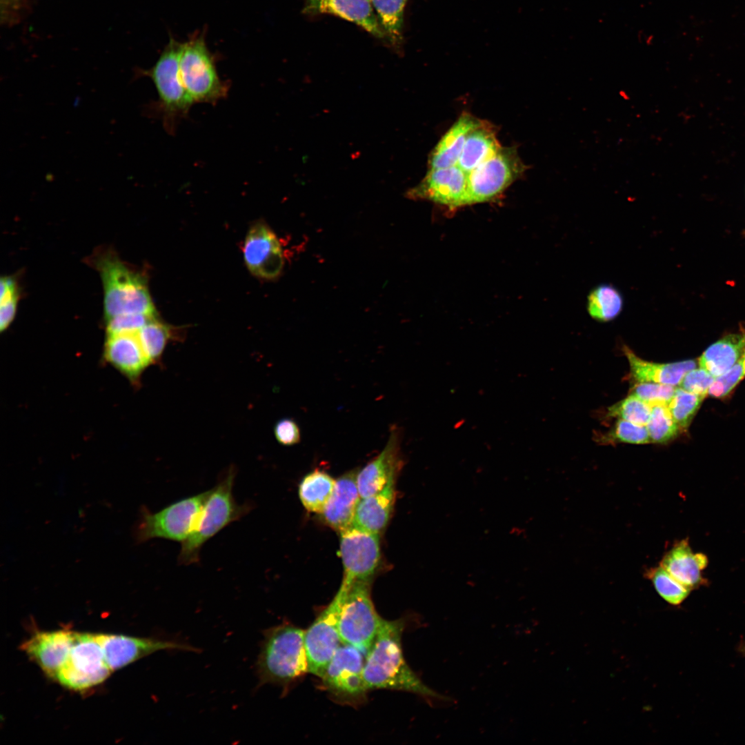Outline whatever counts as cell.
Returning a JSON list of instances; mask_svg holds the SVG:
<instances>
[{
  "label": "cell",
  "mask_w": 745,
  "mask_h": 745,
  "mask_svg": "<svg viewBox=\"0 0 745 745\" xmlns=\"http://www.w3.org/2000/svg\"><path fill=\"white\" fill-rule=\"evenodd\" d=\"M404 619H382L372 646L366 656L364 677L369 690L388 689L412 693L428 700L448 701L427 686L408 665L403 653Z\"/></svg>",
  "instance_id": "1"
},
{
  "label": "cell",
  "mask_w": 745,
  "mask_h": 745,
  "mask_svg": "<svg viewBox=\"0 0 745 745\" xmlns=\"http://www.w3.org/2000/svg\"><path fill=\"white\" fill-rule=\"evenodd\" d=\"M255 669L259 686L287 688L308 673L304 630L288 622L265 630Z\"/></svg>",
  "instance_id": "2"
},
{
  "label": "cell",
  "mask_w": 745,
  "mask_h": 745,
  "mask_svg": "<svg viewBox=\"0 0 745 745\" xmlns=\"http://www.w3.org/2000/svg\"><path fill=\"white\" fill-rule=\"evenodd\" d=\"M236 474V468L230 466L218 484L210 490L190 534L181 543L178 556L179 564L189 565L199 562L203 545L226 526L241 519L252 508L250 503L239 504L235 501L232 488Z\"/></svg>",
  "instance_id": "3"
},
{
  "label": "cell",
  "mask_w": 745,
  "mask_h": 745,
  "mask_svg": "<svg viewBox=\"0 0 745 745\" xmlns=\"http://www.w3.org/2000/svg\"><path fill=\"white\" fill-rule=\"evenodd\" d=\"M93 261L103 286L106 320L127 314L155 316V309L143 275L131 269L110 251L100 253Z\"/></svg>",
  "instance_id": "4"
},
{
  "label": "cell",
  "mask_w": 745,
  "mask_h": 745,
  "mask_svg": "<svg viewBox=\"0 0 745 745\" xmlns=\"http://www.w3.org/2000/svg\"><path fill=\"white\" fill-rule=\"evenodd\" d=\"M371 580L342 581L343 599L339 618L341 641L360 650H370L383 618L377 613L370 595Z\"/></svg>",
  "instance_id": "5"
},
{
  "label": "cell",
  "mask_w": 745,
  "mask_h": 745,
  "mask_svg": "<svg viewBox=\"0 0 745 745\" xmlns=\"http://www.w3.org/2000/svg\"><path fill=\"white\" fill-rule=\"evenodd\" d=\"M183 43L171 37L155 65L143 73L155 84L166 129L173 132L176 121L193 104L184 88L179 69Z\"/></svg>",
  "instance_id": "6"
},
{
  "label": "cell",
  "mask_w": 745,
  "mask_h": 745,
  "mask_svg": "<svg viewBox=\"0 0 745 745\" xmlns=\"http://www.w3.org/2000/svg\"><path fill=\"white\" fill-rule=\"evenodd\" d=\"M209 490L184 498L157 513L141 508L133 535L141 544L154 538L183 543L190 534Z\"/></svg>",
  "instance_id": "7"
},
{
  "label": "cell",
  "mask_w": 745,
  "mask_h": 745,
  "mask_svg": "<svg viewBox=\"0 0 745 745\" xmlns=\"http://www.w3.org/2000/svg\"><path fill=\"white\" fill-rule=\"evenodd\" d=\"M179 69L183 84L192 103H215L226 97V86L218 75L203 32L183 43Z\"/></svg>",
  "instance_id": "8"
},
{
  "label": "cell",
  "mask_w": 745,
  "mask_h": 745,
  "mask_svg": "<svg viewBox=\"0 0 745 745\" xmlns=\"http://www.w3.org/2000/svg\"><path fill=\"white\" fill-rule=\"evenodd\" d=\"M111 672L95 634L75 632L68 659L55 679L69 689L82 691L102 683Z\"/></svg>",
  "instance_id": "9"
},
{
  "label": "cell",
  "mask_w": 745,
  "mask_h": 745,
  "mask_svg": "<svg viewBox=\"0 0 745 745\" xmlns=\"http://www.w3.org/2000/svg\"><path fill=\"white\" fill-rule=\"evenodd\" d=\"M524 171L525 166L517 150L501 147L468 173L469 205L495 199Z\"/></svg>",
  "instance_id": "10"
},
{
  "label": "cell",
  "mask_w": 745,
  "mask_h": 745,
  "mask_svg": "<svg viewBox=\"0 0 745 745\" xmlns=\"http://www.w3.org/2000/svg\"><path fill=\"white\" fill-rule=\"evenodd\" d=\"M365 655L341 644L321 677L326 690L341 703L357 705L366 699L368 689L364 677Z\"/></svg>",
  "instance_id": "11"
},
{
  "label": "cell",
  "mask_w": 745,
  "mask_h": 745,
  "mask_svg": "<svg viewBox=\"0 0 745 745\" xmlns=\"http://www.w3.org/2000/svg\"><path fill=\"white\" fill-rule=\"evenodd\" d=\"M342 599L343 593L339 588L331 602L304 630L308 673L320 678L342 644L339 632Z\"/></svg>",
  "instance_id": "12"
},
{
  "label": "cell",
  "mask_w": 745,
  "mask_h": 745,
  "mask_svg": "<svg viewBox=\"0 0 745 745\" xmlns=\"http://www.w3.org/2000/svg\"><path fill=\"white\" fill-rule=\"evenodd\" d=\"M339 532L344 566L342 581L371 580L381 558L379 534L353 525Z\"/></svg>",
  "instance_id": "13"
},
{
  "label": "cell",
  "mask_w": 745,
  "mask_h": 745,
  "mask_svg": "<svg viewBox=\"0 0 745 745\" xmlns=\"http://www.w3.org/2000/svg\"><path fill=\"white\" fill-rule=\"evenodd\" d=\"M406 195L409 199L430 201L450 210L469 205L468 173L457 165L428 169L424 179Z\"/></svg>",
  "instance_id": "14"
},
{
  "label": "cell",
  "mask_w": 745,
  "mask_h": 745,
  "mask_svg": "<svg viewBox=\"0 0 745 745\" xmlns=\"http://www.w3.org/2000/svg\"><path fill=\"white\" fill-rule=\"evenodd\" d=\"M95 635L112 672L159 650L199 651L191 645L173 640L113 634Z\"/></svg>",
  "instance_id": "15"
},
{
  "label": "cell",
  "mask_w": 745,
  "mask_h": 745,
  "mask_svg": "<svg viewBox=\"0 0 745 745\" xmlns=\"http://www.w3.org/2000/svg\"><path fill=\"white\" fill-rule=\"evenodd\" d=\"M243 251L245 262L254 275L272 279L281 273L284 266L281 246L266 224L259 222L250 228Z\"/></svg>",
  "instance_id": "16"
},
{
  "label": "cell",
  "mask_w": 745,
  "mask_h": 745,
  "mask_svg": "<svg viewBox=\"0 0 745 745\" xmlns=\"http://www.w3.org/2000/svg\"><path fill=\"white\" fill-rule=\"evenodd\" d=\"M401 430L392 426L381 452L358 472L357 484L361 498L381 491L395 477L402 464L400 453Z\"/></svg>",
  "instance_id": "17"
},
{
  "label": "cell",
  "mask_w": 745,
  "mask_h": 745,
  "mask_svg": "<svg viewBox=\"0 0 745 745\" xmlns=\"http://www.w3.org/2000/svg\"><path fill=\"white\" fill-rule=\"evenodd\" d=\"M75 632L69 630L41 631L21 645V649L50 677L54 679L66 662L74 642Z\"/></svg>",
  "instance_id": "18"
},
{
  "label": "cell",
  "mask_w": 745,
  "mask_h": 745,
  "mask_svg": "<svg viewBox=\"0 0 745 745\" xmlns=\"http://www.w3.org/2000/svg\"><path fill=\"white\" fill-rule=\"evenodd\" d=\"M304 14H330L355 23L379 39H386L370 0H304Z\"/></svg>",
  "instance_id": "19"
},
{
  "label": "cell",
  "mask_w": 745,
  "mask_h": 745,
  "mask_svg": "<svg viewBox=\"0 0 745 745\" xmlns=\"http://www.w3.org/2000/svg\"><path fill=\"white\" fill-rule=\"evenodd\" d=\"M103 359L130 381L137 383L150 364L137 332L107 335Z\"/></svg>",
  "instance_id": "20"
},
{
  "label": "cell",
  "mask_w": 745,
  "mask_h": 745,
  "mask_svg": "<svg viewBox=\"0 0 745 745\" xmlns=\"http://www.w3.org/2000/svg\"><path fill=\"white\" fill-rule=\"evenodd\" d=\"M659 565L691 590L706 584L702 571L708 565V558L704 553H694L687 539L675 543Z\"/></svg>",
  "instance_id": "21"
},
{
  "label": "cell",
  "mask_w": 745,
  "mask_h": 745,
  "mask_svg": "<svg viewBox=\"0 0 745 745\" xmlns=\"http://www.w3.org/2000/svg\"><path fill=\"white\" fill-rule=\"evenodd\" d=\"M357 470L339 477L332 495L322 513L327 524L340 531L352 525L361 496L357 484Z\"/></svg>",
  "instance_id": "22"
},
{
  "label": "cell",
  "mask_w": 745,
  "mask_h": 745,
  "mask_svg": "<svg viewBox=\"0 0 745 745\" xmlns=\"http://www.w3.org/2000/svg\"><path fill=\"white\" fill-rule=\"evenodd\" d=\"M628 361L630 373L637 382H653L671 386L679 385L686 372L697 367L696 360L661 364L644 360L629 348L624 347Z\"/></svg>",
  "instance_id": "23"
},
{
  "label": "cell",
  "mask_w": 745,
  "mask_h": 745,
  "mask_svg": "<svg viewBox=\"0 0 745 745\" xmlns=\"http://www.w3.org/2000/svg\"><path fill=\"white\" fill-rule=\"evenodd\" d=\"M481 121L464 113L444 135L428 159L429 169L448 168L457 164L466 139Z\"/></svg>",
  "instance_id": "24"
},
{
  "label": "cell",
  "mask_w": 745,
  "mask_h": 745,
  "mask_svg": "<svg viewBox=\"0 0 745 745\" xmlns=\"http://www.w3.org/2000/svg\"><path fill=\"white\" fill-rule=\"evenodd\" d=\"M395 480L391 479L381 491L361 498L355 510L353 526L377 534L384 529L395 501Z\"/></svg>",
  "instance_id": "25"
},
{
  "label": "cell",
  "mask_w": 745,
  "mask_h": 745,
  "mask_svg": "<svg viewBox=\"0 0 745 745\" xmlns=\"http://www.w3.org/2000/svg\"><path fill=\"white\" fill-rule=\"evenodd\" d=\"M745 351V330L729 334L711 344L698 359L699 367L714 377L728 370Z\"/></svg>",
  "instance_id": "26"
},
{
  "label": "cell",
  "mask_w": 745,
  "mask_h": 745,
  "mask_svg": "<svg viewBox=\"0 0 745 745\" xmlns=\"http://www.w3.org/2000/svg\"><path fill=\"white\" fill-rule=\"evenodd\" d=\"M500 148L493 127L481 121L468 134L457 165L469 173L493 156Z\"/></svg>",
  "instance_id": "27"
},
{
  "label": "cell",
  "mask_w": 745,
  "mask_h": 745,
  "mask_svg": "<svg viewBox=\"0 0 745 745\" xmlns=\"http://www.w3.org/2000/svg\"><path fill=\"white\" fill-rule=\"evenodd\" d=\"M335 480L323 470H315L306 475L299 486L300 500L310 512H324L333 492Z\"/></svg>",
  "instance_id": "28"
},
{
  "label": "cell",
  "mask_w": 745,
  "mask_h": 745,
  "mask_svg": "<svg viewBox=\"0 0 745 745\" xmlns=\"http://www.w3.org/2000/svg\"><path fill=\"white\" fill-rule=\"evenodd\" d=\"M623 296L614 286L602 284L592 289L587 297V310L590 317L601 322L615 319L622 312Z\"/></svg>",
  "instance_id": "29"
},
{
  "label": "cell",
  "mask_w": 745,
  "mask_h": 745,
  "mask_svg": "<svg viewBox=\"0 0 745 745\" xmlns=\"http://www.w3.org/2000/svg\"><path fill=\"white\" fill-rule=\"evenodd\" d=\"M408 0H370L387 40L399 47L403 40L404 12Z\"/></svg>",
  "instance_id": "30"
},
{
  "label": "cell",
  "mask_w": 745,
  "mask_h": 745,
  "mask_svg": "<svg viewBox=\"0 0 745 745\" xmlns=\"http://www.w3.org/2000/svg\"><path fill=\"white\" fill-rule=\"evenodd\" d=\"M137 335L150 364H155L161 359L171 337V328L154 317L140 329Z\"/></svg>",
  "instance_id": "31"
},
{
  "label": "cell",
  "mask_w": 745,
  "mask_h": 745,
  "mask_svg": "<svg viewBox=\"0 0 745 745\" xmlns=\"http://www.w3.org/2000/svg\"><path fill=\"white\" fill-rule=\"evenodd\" d=\"M646 576L652 582L659 595L673 606L680 605L691 591L660 565L648 569Z\"/></svg>",
  "instance_id": "32"
},
{
  "label": "cell",
  "mask_w": 745,
  "mask_h": 745,
  "mask_svg": "<svg viewBox=\"0 0 745 745\" xmlns=\"http://www.w3.org/2000/svg\"><path fill=\"white\" fill-rule=\"evenodd\" d=\"M646 424L650 443L666 444L675 439L680 428L673 419L666 405L657 404L651 407Z\"/></svg>",
  "instance_id": "33"
},
{
  "label": "cell",
  "mask_w": 745,
  "mask_h": 745,
  "mask_svg": "<svg viewBox=\"0 0 745 745\" xmlns=\"http://www.w3.org/2000/svg\"><path fill=\"white\" fill-rule=\"evenodd\" d=\"M704 397L688 392L681 387L676 388L667 407L681 430L688 427Z\"/></svg>",
  "instance_id": "34"
},
{
  "label": "cell",
  "mask_w": 745,
  "mask_h": 745,
  "mask_svg": "<svg viewBox=\"0 0 745 745\" xmlns=\"http://www.w3.org/2000/svg\"><path fill=\"white\" fill-rule=\"evenodd\" d=\"M651 408L649 404L630 394L626 398L609 407L607 415L610 417L625 419L646 426L650 415Z\"/></svg>",
  "instance_id": "35"
},
{
  "label": "cell",
  "mask_w": 745,
  "mask_h": 745,
  "mask_svg": "<svg viewBox=\"0 0 745 745\" xmlns=\"http://www.w3.org/2000/svg\"><path fill=\"white\" fill-rule=\"evenodd\" d=\"M601 441L606 444L608 442H622L633 444L650 443L646 426L621 419H617L612 428L602 436Z\"/></svg>",
  "instance_id": "36"
},
{
  "label": "cell",
  "mask_w": 745,
  "mask_h": 745,
  "mask_svg": "<svg viewBox=\"0 0 745 745\" xmlns=\"http://www.w3.org/2000/svg\"><path fill=\"white\" fill-rule=\"evenodd\" d=\"M676 387L675 386L653 382H637L631 388L633 395L651 407L654 405H668L672 399Z\"/></svg>",
  "instance_id": "37"
},
{
  "label": "cell",
  "mask_w": 745,
  "mask_h": 745,
  "mask_svg": "<svg viewBox=\"0 0 745 745\" xmlns=\"http://www.w3.org/2000/svg\"><path fill=\"white\" fill-rule=\"evenodd\" d=\"M745 377V351L734 365L724 374L716 377L708 390L711 396L722 398L727 396Z\"/></svg>",
  "instance_id": "38"
},
{
  "label": "cell",
  "mask_w": 745,
  "mask_h": 745,
  "mask_svg": "<svg viewBox=\"0 0 745 745\" xmlns=\"http://www.w3.org/2000/svg\"><path fill=\"white\" fill-rule=\"evenodd\" d=\"M155 316L144 314H127L106 319L107 335L136 333Z\"/></svg>",
  "instance_id": "39"
},
{
  "label": "cell",
  "mask_w": 745,
  "mask_h": 745,
  "mask_svg": "<svg viewBox=\"0 0 745 745\" xmlns=\"http://www.w3.org/2000/svg\"><path fill=\"white\" fill-rule=\"evenodd\" d=\"M715 379L706 370L695 368L686 373L679 386L688 392L706 397Z\"/></svg>",
  "instance_id": "40"
},
{
  "label": "cell",
  "mask_w": 745,
  "mask_h": 745,
  "mask_svg": "<svg viewBox=\"0 0 745 745\" xmlns=\"http://www.w3.org/2000/svg\"><path fill=\"white\" fill-rule=\"evenodd\" d=\"M277 441L283 446H292L301 439L299 426L292 419L284 418L278 421L274 427Z\"/></svg>",
  "instance_id": "41"
},
{
  "label": "cell",
  "mask_w": 745,
  "mask_h": 745,
  "mask_svg": "<svg viewBox=\"0 0 745 745\" xmlns=\"http://www.w3.org/2000/svg\"><path fill=\"white\" fill-rule=\"evenodd\" d=\"M18 296L13 297L1 304L0 307V330H6L13 321L17 307Z\"/></svg>",
  "instance_id": "42"
},
{
  "label": "cell",
  "mask_w": 745,
  "mask_h": 745,
  "mask_svg": "<svg viewBox=\"0 0 745 745\" xmlns=\"http://www.w3.org/2000/svg\"><path fill=\"white\" fill-rule=\"evenodd\" d=\"M0 286V304L18 296L17 281L13 277H2Z\"/></svg>",
  "instance_id": "43"
}]
</instances>
